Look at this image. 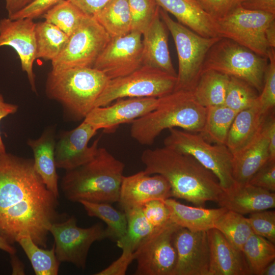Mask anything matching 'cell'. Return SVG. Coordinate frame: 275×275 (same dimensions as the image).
<instances>
[{
    "instance_id": "cell-53",
    "label": "cell",
    "mask_w": 275,
    "mask_h": 275,
    "mask_svg": "<svg viewBox=\"0 0 275 275\" xmlns=\"http://www.w3.org/2000/svg\"><path fill=\"white\" fill-rule=\"evenodd\" d=\"M0 249L10 255L15 254L16 252L15 248L10 244L1 234Z\"/></svg>"
},
{
    "instance_id": "cell-9",
    "label": "cell",
    "mask_w": 275,
    "mask_h": 275,
    "mask_svg": "<svg viewBox=\"0 0 275 275\" xmlns=\"http://www.w3.org/2000/svg\"><path fill=\"white\" fill-rule=\"evenodd\" d=\"M177 76L143 65L123 77L110 79L94 107L104 106L126 98H160L174 91Z\"/></svg>"
},
{
    "instance_id": "cell-42",
    "label": "cell",
    "mask_w": 275,
    "mask_h": 275,
    "mask_svg": "<svg viewBox=\"0 0 275 275\" xmlns=\"http://www.w3.org/2000/svg\"><path fill=\"white\" fill-rule=\"evenodd\" d=\"M142 208L154 229L161 228L171 221L169 210L163 200L150 201L145 203Z\"/></svg>"
},
{
    "instance_id": "cell-41",
    "label": "cell",
    "mask_w": 275,
    "mask_h": 275,
    "mask_svg": "<svg viewBox=\"0 0 275 275\" xmlns=\"http://www.w3.org/2000/svg\"><path fill=\"white\" fill-rule=\"evenodd\" d=\"M254 234L275 243V211L267 210L251 213L246 218Z\"/></svg>"
},
{
    "instance_id": "cell-1",
    "label": "cell",
    "mask_w": 275,
    "mask_h": 275,
    "mask_svg": "<svg viewBox=\"0 0 275 275\" xmlns=\"http://www.w3.org/2000/svg\"><path fill=\"white\" fill-rule=\"evenodd\" d=\"M59 204L33 159L0 152V234L10 244L28 236L46 248L51 225L67 217L59 213Z\"/></svg>"
},
{
    "instance_id": "cell-27",
    "label": "cell",
    "mask_w": 275,
    "mask_h": 275,
    "mask_svg": "<svg viewBox=\"0 0 275 275\" xmlns=\"http://www.w3.org/2000/svg\"><path fill=\"white\" fill-rule=\"evenodd\" d=\"M170 214V221L179 227L192 232L207 231L214 228L218 218L228 210L224 207L206 209L184 205L176 200H164Z\"/></svg>"
},
{
    "instance_id": "cell-37",
    "label": "cell",
    "mask_w": 275,
    "mask_h": 275,
    "mask_svg": "<svg viewBox=\"0 0 275 275\" xmlns=\"http://www.w3.org/2000/svg\"><path fill=\"white\" fill-rule=\"evenodd\" d=\"M87 15L69 0H62L42 17L69 36Z\"/></svg>"
},
{
    "instance_id": "cell-17",
    "label": "cell",
    "mask_w": 275,
    "mask_h": 275,
    "mask_svg": "<svg viewBox=\"0 0 275 275\" xmlns=\"http://www.w3.org/2000/svg\"><path fill=\"white\" fill-rule=\"evenodd\" d=\"M36 23L29 18L0 20V47H12L19 56L21 69L27 74L31 89L36 92L33 64L36 59Z\"/></svg>"
},
{
    "instance_id": "cell-14",
    "label": "cell",
    "mask_w": 275,
    "mask_h": 275,
    "mask_svg": "<svg viewBox=\"0 0 275 275\" xmlns=\"http://www.w3.org/2000/svg\"><path fill=\"white\" fill-rule=\"evenodd\" d=\"M142 49V34L140 32L131 31L111 38L93 67L109 79L126 76L143 65Z\"/></svg>"
},
{
    "instance_id": "cell-8",
    "label": "cell",
    "mask_w": 275,
    "mask_h": 275,
    "mask_svg": "<svg viewBox=\"0 0 275 275\" xmlns=\"http://www.w3.org/2000/svg\"><path fill=\"white\" fill-rule=\"evenodd\" d=\"M163 144L166 148L193 156L216 176L224 190L235 185L233 156L225 145H212L199 133L176 128L169 129Z\"/></svg>"
},
{
    "instance_id": "cell-38",
    "label": "cell",
    "mask_w": 275,
    "mask_h": 275,
    "mask_svg": "<svg viewBox=\"0 0 275 275\" xmlns=\"http://www.w3.org/2000/svg\"><path fill=\"white\" fill-rule=\"evenodd\" d=\"M259 94L256 89L245 81L230 76L224 104L238 113L257 104Z\"/></svg>"
},
{
    "instance_id": "cell-47",
    "label": "cell",
    "mask_w": 275,
    "mask_h": 275,
    "mask_svg": "<svg viewBox=\"0 0 275 275\" xmlns=\"http://www.w3.org/2000/svg\"><path fill=\"white\" fill-rule=\"evenodd\" d=\"M85 14L93 16L113 0H69Z\"/></svg>"
},
{
    "instance_id": "cell-46",
    "label": "cell",
    "mask_w": 275,
    "mask_h": 275,
    "mask_svg": "<svg viewBox=\"0 0 275 275\" xmlns=\"http://www.w3.org/2000/svg\"><path fill=\"white\" fill-rule=\"evenodd\" d=\"M119 258L107 267L95 273V275H125L128 266L134 260V252L127 248L122 249Z\"/></svg>"
},
{
    "instance_id": "cell-24",
    "label": "cell",
    "mask_w": 275,
    "mask_h": 275,
    "mask_svg": "<svg viewBox=\"0 0 275 275\" xmlns=\"http://www.w3.org/2000/svg\"><path fill=\"white\" fill-rule=\"evenodd\" d=\"M54 129H45L36 139H29L27 144L34 155L35 170L46 187L57 197H59L58 176L55 160Z\"/></svg>"
},
{
    "instance_id": "cell-51",
    "label": "cell",
    "mask_w": 275,
    "mask_h": 275,
    "mask_svg": "<svg viewBox=\"0 0 275 275\" xmlns=\"http://www.w3.org/2000/svg\"><path fill=\"white\" fill-rule=\"evenodd\" d=\"M33 0H5L8 17H10L25 7Z\"/></svg>"
},
{
    "instance_id": "cell-2",
    "label": "cell",
    "mask_w": 275,
    "mask_h": 275,
    "mask_svg": "<svg viewBox=\"0 0 275 275\" xmlns=\"http://www.w3.org/2000/svg\"><path fill=\"white\" fill-rule=\"evenodd\" d=\"M141 160L148 174H159L169 182L172 197L199 207L217 202L224 189L217 178L193 156L165 147L145 150Z\"/></svg>"
},
{
    "instance_id": "cell-20",
    "label": "cell",
    "mask_w": 275,
    "mask_h": 275,
    "mask_svg": "<svg viewBox=\"0 0 275 275\" xmlns=\"http://www.w3.org/2000/svg\"><path fill=\"white\" fill-rule=\"evenodd\" d=\"M209 250L208 275L251 274L242 252L237 249L218 230L207 231Z\"/></svg>"
},
{
    "instance_id": "cell-40",
    "label": "cell",
    "mask_w": 275,
    "mask_h": 275,
    "mask_svg": "<svg viewBox=\"0 0 275 275\" xmlns=\"http://www.w3.org/2000/svg\"><path fill=\"white\" fill-rule=\"evenodd\" d=\"M275 49L268 54V64L265 70L262 89L259 94L258 104L262 112L268 114L275 106Z\"/></svg>"
},
{
    "instance_id": "cell-25",
    "label": "cell",
    "mask_w": 275,
    "mask_h": 275,
    "mask_svg": "<svg viewBox=\"0 0 275 275\" xmlns=\"http://www.w3.org/2000/svg\"><path fill=\"white\" fill-rule=\"evenodd\" d=\"M267 115L262 112L258 103L237 113L230 128L225 143L233 157L257 136Z\"/></svg>"
},
{
    "instance_id": "cell-32",
    "label": "cell",
    "mask_w": 275,
    "mask_h": 275,
    "mask_svg": "<svg viewBox=\"0 0 275 275\" xmlns=\"http://www.w3.org/2000/svg\"><path fill=\"white\" fill-rule=\"evenodd\" d=\"M89 216L97 217L107 225L108 238L118 242L122 240L127 232V218L124 211L115 209L107 203H95L86 201L79 202Z\"/></svg>"
},
{
    "instance_id": "cell-48",
    "label": "cell",
    "mask_w": 275,
    "mask_h": 275,
    "mask_svg": "<svg viewBox=\"0 0 275 275\" xmlns=\"http://www.w3.org/2000/svg\"><path fill=\"white\" fill-rule=\"evenodd\" d=\"M263 127L269 143V160H275V118L274 111H271L265 118Z\"/></svg>"
},
{
    "instance_id": "cell-3",
    "label": "cell",
    "mask_w": 275,
    "mask_h": 275,
    "mask_svg": "<svg viewBox=\"0 0 275 275\" xmlns=\"http://www.w3.org/2000/svg\"><path fill=\"white\" fill-rule=\"evenodd\" d=\"M124 163L104 148H99L89 162L66 171L61 183L68 200L95 203L118 202L124 176Z\"/></svg>"
},
{
    "instance_id": "cell-39",
    "label": "cell",
    "mask_w": 275,
    "mask_h": 275,
    "mask_svg": "<svg viewBox=\"0 0 275 275\" xmlns=\"http://www.w3.org/2000/svg\"><path fill=\"white\" fill-rule=\"evenodd\" d=\"M131 18V31L143 34L159 13L155 0H128Z\"/></svg>"
},
{
    "instance_id": "cell-13",
    "label": "cell",
    "mask_w": 275,
    "mask_h": 275,
    "mask_svg": "<svg viewBox=\"0 0 275 275\" xmlns=\"http://www.w3.org/2000/svg\"><path fill=\"white\" fill-rule=\"evenodd\" d=\"M178 227L170 221L142 241L134 252L135 274H173L177 257L174 235Z\"/></svg>"
},
{
    "instance_id": "cell-30",
    "label": "cell",
    "mask_w": 275,
    "mask_h": 275,
    "mask_svg": "<svg viewBox=\"0 0 275 275\" xmlns=\"http://www.w3.org/2000/svg\"><path fill=\"white\" fill-rule=\"evenodd\" d=\"M36 59L54 60L61 52L69 36L54 25L46 21L36 23Z\"/></svg>"
},
{
    "instance_id": "cell-45",
    "label": "cell",
    "mask_w": 275,
    "mask_h": 275,
    "mask_svg": "<svg viewBox=\"0 0 275 275\" xmlns=\"http://www.w3.org/2000/svg\"><path fill=\"white\" fill-rule=\"evenodd\" d=\"M61 1L62 0H33L20 10L8 17L11 19L29 18L34 20L42 16Z\"/></svg>"
},
{
    "instance_id": "cell-11",
    "label": "cell",
    "mask_w": 275,
    "mask_h": 275,
    "mask_svg": "<svg viewBox=\"0 0 275 275\" xmlns=\"http://www.w3.org/2000/svg\"><path fill=\"white\" fill-rule=\"evenodd\" d=\"M274 20V14L238 6L216 22L221 37L230 39L268 58L271 48L265 38V30Z\"/></svg>"
},
{
    "instance_id": "cell-15",
    "label": "cell",
    "mask_w": 275,
    "mask_h": 275,
    "mask_svg": "<svg viewBox=\"0 0 275 275\" xmlns=\"http://www.w3.org/2000/svg\"><path fill=\"white\" fill-rule=\"evenodd\" d=\"M97 131L84 120L76 128L63 131L56 142L57 168L70 170L92 160L98 152L99 139L90 146L88 143Z\"/></svg>"
},
{
    "instance_id": "cell-29",
    "label": "cell",
    "mask_w": 275,
    "mask_h": 275,
    "mask_svg": "<svg viewBox=\"0 0 275 275\" xmlns=\"http://www.w3.org/2000/svg\"><path fill=\"white\" fill-rule=\"evenodd\" d=\"M111 38L131 32V18L128 0H113L93 16Z\"/></svg>"
},
{
    "instance_id": "cell-50",
    "label": "cell",
    "mask_w": 275,
    "mask_h": 275,
    "mask_svg": "<svg viewBox=\"0 0 275 275\" xmlns=\"http://www.w3.org/2000/svg\"><path fill=\"white\" fill-rule=\"evenodd\" d=\"M18 108L17 105L5 102L3 95L0 94V121L7 116L16 113ZM6 151L5 146L0 133V152Z\"/></svg>"
},
{
    "instance_id": "cell-18",
    "label": "cell",
    "mask_w": 275,
    "mask_h": 275,
    "mask_svg": "<svg viewBox=\"0 0 275 275\" xmlns=\"http://www.w3.org/2000/svg\"><path fill=\"white\" fill-rule=\"evenodd\" d=\"M115 103L93 108L84 119L97 130H112L120 124L133 121L154 110L159 98H126Z\"/></svg>"
},
{
    "instance_id": "cell-26",
    "label": "cell",
    "mask_w": 275,
    "mask_h": 275,
    "mask_svg": "<svg viewBox=\"0 0 275 275\" xmlns=\"http://www.w3.org/2000/svg\"><path fill=\"white\" fill-rule=\"evenodd\" d=\"M269 159V143L262 124L254 139L233 157V176L235 183H248Z\"/></svg>"
},
{
    "instance_id": "cell-35",
    "label": "cell",
    "mask_w": 275,
    "mask_h": 275,
    "mask_svg": "<svg viewBox=\"0 0 275 275\" xmlns=\"http://www.w3.org/2000/svg\"><path fill=\"white\" fill-rule=\"evenodd\" d=\"M242 252L251 274L261 275L264 268L275 259L274 244L254 233L244 244Z\"/></svg>"
},
{
    "instance_id": "cell-49",
    "label": "cell",
    "mask_w": 275,
    "mask_h": 275,
    "mask_svg": "<svg viewBox=\"0 0 275 275\" xmlns=\"http://www.w3.org/2000/svg\"><path fill=\"white\" fill-rule=\"evenodd\" d=\"M242 8L275 14V0H240Z\"/></svg>"
},
{
    "instance_id": "cell-55",
    "label": "cell",
    "mask_w": 275,
    "mask_h": 275,
    "mask_svg": "<svg viewBox=\"0 0 275 275\" xmlns=\"http://www.w3.org/2000/svg\"><path fill=\"white\" fill-rule=\"evenodd\" d=\"M261 275H275V259L264 268Z\"/></svg>"
},
{
    "instance_id": "cell-52",
    "label": "cell",
    "mask_w": 275,
    "mask_h": 275,
    "mask_svg": "<svg viewBox=\"0 0 275 275\" xmlns=\"http://www.w3.org/2000/svg\"><path fill=\"white\" fill-rule=\"evenodd\" d=\"M265 38L270 48L275 49V20L272 21L265 30Z\"/></svg>"
},
{
    "instance_id": "cell-28",
    "label": "cell",
    "mask_w": 275,
    "mask_h": 275,
    "mask_svg": "<svg viewBox=\"0 0 275 275\" xmlns=\"http://www.w3.org/2000/svg\"><path fill=\"white\" fill-rule=\"evenodd\" d=\"M230 76L213 70L202 71L193 89L195 100L205 107L223 105Z\"/></svg>"
},
{
    "instance_id": "cell-23",
    "label": "cell",
    "mask_w": 275,
    "mask_h": 275,
    "mask_svg": "<svg viewBox=\"0 0 275 275\" xmlns=\"http://www.w3.org/2000/svg\"><path fill=\"white\" fill-rule=\"evenodd\" d=\"M160 8L183 25L206 37H220L216 21L193 0H155Z\"/></svg>"
},
{
    "instance_id": "cell-54",
    "label": "cell",
    "mask_w": 275,
    "mask_h": 275,
    "mask_svg": "<svg viewBox=\"0 0 275 275\" xmlns=\"http://www.w3.org/2000/svg\"><path fill=\"white\" fill-rule=\"evenodd\" d=\"M12 258L13 274H24V268L22 263L18 259L15 254Z\"/></svg>"
},
{
    "instance_id": "cell-21",
    "label": "cell",
    "mask_w": 275,
    "mask_h": 275,
    "mask_svg": "<svg viewBox=\"0 0 275 275\" xmlns=\"http://www.w3.org/2000/svg\"><path fill=\"white\" fill-rule=\"evenodd\" d=\"M221 207L241 214L275 207V194L249 184H237L224 190L217 202Z\"/></svg>"
},
{
    "instance_id": "cell-4",
    "label": "cell",
    "mask_w": 275,
    "mask_h": 275,
    "mask_svg": "<svg viewBox=\"0 0 275 275\" xmlns=\"http://www.w3.org/2000/svg\"><path fill=\"white\" fill-rule=\"evenodd\" d=\"M159 99L154 110L131 123L130 134L137 142L151 145L167 129L178 128L196 133L202 131L207 108L195 100L191 91H174Z\"/></svg>"
},
{
    "instance_id": "cell-44",
    "label": "cell",
    "mask_w": 275,
    "mask_h": 275,
    "mask_svg": "<svg viewBox=\"0 0 275 275\" xmlns=\"http://www.w3.org/2000/svg\"><path fill=\"white\" fill-rule=\"evenodd\" d=\"M270 191H275V160H268L248 182Z\"/></svg>"
},
{
    "instance_id": "cell-43",
    "label": "cell",
    "mask_w": 275,
    "mask_h": 275,
    "mask_svg": "<svg viewBox=\"0 0 275 275\" xmlns=\"http://www.w3.org/2000/svg\"><path fill=\"white\" fill-rule=\"evenodd\" d=\"M215 21L240 6V0H193Z\"/></svg>"
},
{
    "instance_id": "cell-33",
    "label": "cell",
    "mask_w": 275,
    "mask_h": 275,
    "mask_svg": "<svg viewBox=\"0 0 275 275\" xmlns=\"http://www.w3.org/2000/svg\"><path fill=\"white\" fill-rule=\"evenodd\" d=\"M29 259L36 275H57L61 262L58 260L54 245L47 250L39 246L28 236L17 241Z\"/></svg>"
},
{
    "instance_id": "cell-34",
    "label": "cell",
    "mask_w": 275,
    "mask_h": 275,
    "mask_svg": "<svg viewBox=\"0 0 275 275\" xmlns=\"http://www.w3.org/2000/svg\"><path fill=\"white\" fill-rule=\"evenodd\" d=\"M214 228L220 231L234 246L241 252L244 244L254 233L246 217L242 214L228 210L216 221Z\"/></svg>"
},
{
    "instance_id": "cell-12",
    "label": "cell",
    "mask_w": 275,
    "mask_h": 275,
    "mask_svg": "<svg viewBox=\"0 0 275 275\" xmlns=\"http://www.w3.org/2000/svg\"><path fill=\"white\" fill-rule=\"evenodd\" d=\"M54 239L56 256L61 262L73 264L77 268H86L89 251L93 243L108 238L103 225L97 223L88 227L77 225L74 216L53 223L49 228Z\"/></svg>"
},
{
    "instance_id": "cell-6",
    "label": "cell",
    "mask_w": 275,
    "mask_h": 275,
    "mask_svg": "<svg viewBox=\"0 0 275 275\" xmlns=\"http://www.w3.org/2000/svg\"><path fill=\"white\" fill-rule=\"evenodd\" d=\"M268 61L267 58L230 39L220 37L207 52L202 71L213 70L240 78L260 94Z\"/></svg>"
},
{
    "instance_id": "cell-16",
    "label": "cell",
    "mask_w": 275,
    "mask_h": 275,
    "mask_svg": "<svg viewBox=\"0 0 275 275\" xmlns=\"http://www.w3.org/2000/svg\"><path fill=\"white\" fill-rule=\"evenodd\" d=\"M174 242L177 261L172 275H208L209 250L207 231L178 227Z\"/></svg>"
},
{
    "instance_id": "cell-7",
    "label": "cell",
    "mask_w": 275,
    "mask_h": 275,
    "mask_svg": "<svg viewBox=\"0 0 275 275\" xmlns=\"http://www.w3.org/2000/svg\"><path fill=\"white\" fill-rule=\"evenodd\" d=\"M159 14L171 34L177 53L178 71L174 91H192L201 74L207 52L221 37L201 36L175 21L160 8Z\"/></svg>"
},
{
    "instance_id": "cell-5",
    "label": "cell",
    "mask_w": 275,
    "mask_h": 275,
    "mask_svg": "<svg viewBox=\"0 0 275 275\" xmlns=\"http://www.w3.org/2000/svg\"><path fill=\"white\" fill-rule=\"evenodd\" d=\"M110 79L93 67L51 70L46 82L48 98L59 102L77 119H84Z\"/></svg>"
},
{
    "instance_id": "cell-36",
    "label": "cell",
    "mask_w": 275,
    "mask_h": 275,
    "mask_svg": "<svg viewBox=\"0 0 275 275\" xmlns=\"http://www.w3.org/2000/svg\"><path fill=\"white\" fill-rule=\"evenodd\" d=\"M127 218L125 236L117 245L121 249L127 248L134 252L139 244L154 229L145 217L142 207H136L124 211Z\"/></svg>"
},
{
    "instance_id": "cell-22",
    "label": "cell",
    "mask_w": 275,
    "mask_h": 275,
    "mask_svg": "<svg viewBox=\"0 0 275 275\" xmlns=\"http://www.w3.org/2000/svg\"><path fill=\"white\" fill-rule=\"evenodd\" d=\"M142 36L143 65L177 76L169 49L168 29L159 13Z\"/></svg>"
},
{
    "instance_id": "cell-19",
    "label": "cell",
    "mask_w": 275,
    "mask_h": 275,
    "mask_svg": "<svg viewBox=\"0 0 275 275\" xmlns=\"http://www.w3.org/2000/svg\"><path fill=\"white\" fill-rule=\"evenodd\" d=\"M172 197L167 180L159 174H148L141 171L123 176L118 202L123 211L154 200L164 201Z\"/></svg>"
},
{
    "instance_id": "cell-31",
    "label": "cell",
    "mask_w": 275,
    "mask_h": 275,
    "mask_svg": "<svg viewBox=\"0 0 275 275\" xmlns=\"http://www.w3.org/2000/svg\"><path fill=\"white\" fill-rule=\"evenodd\" d=\"M237 114L224 104L207 107L204 125L199 133L210 143L225 145L229 130Z\"/></svg>"
},
{
    "instance_id": "cell-10",
    "label": "cell",
    "mask_w": 275,
    "mask_h": 275,
    "mask_svg": "<svg viewBox=\"0 0 275 275\" xmlns=\"http://www.w3.org/2000/svg\"><path fill=\"white\" fill-rule=\"evenodd\" d=\"M111 39L93 16L87 15L69 36L60 54L51 62V70L93 67Z\"/></svg>"
}]
</instances>
